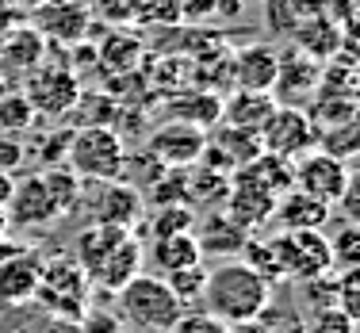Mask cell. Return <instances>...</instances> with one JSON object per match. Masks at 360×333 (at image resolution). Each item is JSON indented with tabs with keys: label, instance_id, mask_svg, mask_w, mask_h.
Instances as JSON below:
<instances>
[{
	"label": "cell",
	"instance_id": "obj_30",
	"mask_svg": "<svg viewBox=\"0 0 360 333\" xmlns=\"http://www.w3.org/2000/svg\"><path fill=\"white\" fill-rule=\"evenodd\" d=\"M360 230L353 222H345V226L338 230V234L330 237V253H333V272H345V268H360Z\"/></svg>",
	"mask_w": 360,
	"mask_h": 333
},
{
	"label": "cell",
	"instance_id": "obj_16",
	"mask_svg": "<svg viewBox=\"0 0 360 333\" xmlns=\"http://www.w3.org/2000/svg\"><path fill=\"white\" fill-rule=\"evenodd\" d=\"M39 62H46V39L31 23H20V27L0 35V73L4 77H20L23 81Z\"/></svg>",
	"mask_w": 360,
	"mask_h": 333
},
{
	"label": "cell",
	"instance_id": "obj_35",
	"mask_svg": "<svg viewBox=\"0 0 360 333\" xmlns=\"http://www.w3.org/2000/svg\"><path fill=\"white\" fill-rule=\"evenodd\" d=\"M219 8V0H180V23L188 27H200L203 20H211Z\"/></svg>",
	"mask_w": 360,
	"mask_h": 333
},
{
	"label": "cell",
	"instance_id": "obj_26",
	"mask_svg": "<svg viewBox=\"0 0 360 333\" xmlns=\"http://www.w3.org/2000/svg\"><path fill=\"white\" fill-rule=\"evenodd\" d=\"M123 20L142 31L180 27V0H123Z\"/></svg>",
	"mask_w": 360,
	"mask_h": 333
},
{
	"label": "cell",
	"instance_id": "obj_29",
	"mask_svg": "<svg viewBox=\"0 0 360 333\" xmlns=\"http://www.w3.org/2000/svg\"><path fill=\"white\" fill-rule=\"evenodd\" d=\"M195 211L188 207V203H165V207H153L150 215V242L153 237H169V234H188V230L195 226Z\"/></svg>",
	"mask_w": 360,
	"mask_h": 333
},
{
	"label": "cell",
	"instance_id": "obj_10",
	"mask_svg": "<svg viewBox=\"0 0 360 333\" xmlns=\"http://www.w3.org/2000/svg\"><path fill=\"white\" fill-rule=\"evenodd\" d=\"M291 173H295V188L307 195H314V200L322 203H338L341 192L349 188V181H353V165L341 157H333V153L326 150H307L303 157L291 161Z\"/></svg>",
	"mask_w": 360,
	"mask_h": 333
},
{
	"label": "cell",
	"instance_id": "obj_18",
	"mask_svg": "<svg viewBox=\"0 0 360 333\" xmlns=\"http://www.w3.org/2000/svg\"><path fill=\"white\" fill-rule=\"evenodd\" d=\"M192 234H195V242H200L203 257H222V261L238 257V253H242V245H245V237H250L222 207L211 211L207 218H195Z\"/></svg>",
	"mask_w": 360,
	"mask_h": 333
},
{
	"label": "cell",
	"instance_id": "obj_6",
	"mask_svg": "<svg viewBox=\"0 0 360 333\" xmlns=\"http://www.w3.org/2000/svg\"><path fill=\"white\" fill-rule=\"evenodd\" d=\"M81 77L65 62H39L23 77V100L42 119H65L81 100Z\"/></svg>",
	"mask_w": 360,
	"mask_h": 333
},
{
	"label": "cell",
	"instance_id": "obj_2",
	"mask_svg": "<svg viewBox=\"0 0 360 333\" xmlns=\"http://www.w3.org/2000/svg\"><path fill=\"white\" fill-rule=\"evenodd\" d=\"M115 303H119V318L127 322L131 333H169L180 322V314L188 311L173 295V287L146 268L119 287Z\"/></svg>",
	"mask_w": 360,
	"mask_h": 333
},
{
	"label": "cell",
	"instance_id": "obj_19",
	"mask_svg": "<svg viewBox=\"0 0 360 333\" xmlns=\"http://www.w3.org/2000/svg\"><path fill=\"white\" fill-rule=\"evenodd\" d=\"M142 62H146V39L142 35H134L131 27H119V31H111V35L96 46V65H100V73L104 77H131V73H139L142 70Z\"/></svg>",
	"mask_w": 360,
	"mask_h": 333
},
{
	"label": "cell",
	"instance_id": "obj_17",
	"mask_svg": "<svg viewBox=\"0 0 360 333\" xmlns=\"http://www.w3.org/2000/svg\"><path fill=\"white\" fill-rule=\"evenodd\" d=\"M219 115H222V96L215 89H180V92L173 89V92H165V119L211 131V126H219Z\"/></svg>",
	"mask_w": 360,
	"mask_h": 333
},
{
	"label": "cell",
	"instance_id": "obj_21",
	"mask_svg": "<svg viewBox=\"0 0 360 333\" xmlns=\"http://www.w3.org/2000/svg\"><path fill=\"white\" fill-rule=\"evenodd\" d=\"M330 203L314 200V195L299 192V188H291L276 200V207H272V222H276V230H322L326 222H330Z\"/></svg>",
	"mask_w": 360,
	"mask_h": 333
},
{
	"label": "cell",
	"instance_id": "obj_32",
	"mask_svg": "<svg viewBox=\"0 0 360 333\" xmlns=\"http://www.w3.org/2000/svg\"><path fill=\"white\" fill-rule=\"evenodd\" d=\"M31 119H35V111H31V104L23 100V92L0 96V131H27Z\"/></svg>",
	"mask_w": 360,
	"mask_h": 333
},
{
	"label": "cell",
	"instance_id": "obj_39",
	"mask_svg": "<svg viewBox=\"0 0 360 333\" xmlns=\"http://www.w3.org/2000/svg\"><path fill=\"white\" fill-rule=\"evenodd\" d=\"M12 4H15V8H23V12H31V8L42 4V0H12Z\"/></svg>",
	"mask_w": 360,
	"mask_h": 333
},
{
	"label": "cell",
	"instance_id": "obj_9",
	"mask_svg": "<svg viewBox=\"0 0 360 333\" xmlns=\"http://www.w3.org/2000/svg\"><path fill=\"white\" fill-rule=\"evenodd\" d=\"M31 27L46 39V46H77L84 42L92 27V4L89 0H42V4L31 8Z\"/></svg>",
	"mask_w": 360,
	"mask_h": 333
},
{
	"label": "cell",
	"instance_id": "obj_14",
	"mask_svg": "<svg viewBox=\"0 0 360 333\" xmlns=\"http://www.w3.org/2000/svg\"><path fill=\"white\" fill-rule=\"evenodd\" d=\"M146 215V192L127 181H108L92 203V222L115 230H134Z\"/></svg>",
	"mask_w": 360,
	"mask_h": 333
},
{
	"label": "cell",
	"instance_id": "obj_25",
	"mask_svg": "<svg viewBox=\"0 0 360 333\" xmlns=\"http://www.w3.org/2000/svg\"><path fill=\"white\" fill-rule=\"evenodd\" d=\"M226 192H230V173H222V169H207L195 161L192 173H184V200L192 211H200L203 203L211 211H219L226 203Z\"/></svg>",
	"mask_w": 360,
	"mask_h": 333
},
{
	"label": "cell",
	"instance_id": "obj_4",
	"mask_svg": "<svg viewBox=\"0 0 360 333\" xmlns=\"http://www.w3.org/2000/svg\"><path fill=\"white\" fill-rule=\"evenodd\" d=\"M272 249H276L280 280L311 284V280L333 276L330 237L322 230H280V234H272Z\"/></svg>",
	"mask_w": 360,
	"mask_h": 333
},
{
	"label": "cell",
	"instance_id": "obj_12",
	"mask_svg": "<svg viewBox=\"0 0 360 333\" xmlns=\"http://www.w3.org/2000/svg\"><path fill=\"white\" fill-rule=\"evenodd\" d=\"M322 81V62L303 54L299 46H288L276 54V81H272V100L276 104L299 107V100H311Z\"/></svg>",
	"mask_w": 360,
	"mask_h": 333
},
{
	"label": "cell",
	"instance_id": "obj_23",
	"mask_svg": "<svg viewBox=\"0 0 360 333\" xmlns=\"http://www.w3.org/2000/svg\"><path fill=\"white\" fill-rule=\"evenodd\" d=\"M230 176L245 184H257L261 192H269L272 200H280L284 192L295 188V173H291V161L288 157H276V153H257L253 161H245L242 169H234Z\"/></svg>",
	"mask_w": 360,
	"mask_h": 333
},
{
	"label": "cell",
	"instance_id": "obj_34",
	"mask_svg": "<svg viewBox=\"0 0 360 333\" xmlns=\"http://www.w3.org/2000/svg\"><path fill=\"white\" fill-rule=\"evenodd\" d=\"M226 329L230 326H222L219 318H211V314H203V311H184L169 333H226Z\"/></svg>",
	"mask_w": 360,
	"mask_h": 333
},
{
	"label": "cell",
	"instance_id": "obj_27",
	"mask_svg": "<svg viewBox=\"0 0 360 333\" xmlns=\"http://www.w3.org/2000/svg\"><path fill=\"white\" fill-rule=\"evenodd\" d=\"M326 4H330V0H264V23H269V31H276V35H291L299 23L322 15Z\"/></svg>",
	"mask_w": 360,
	"mask_h": 333
},
{
	"label": "cell",
	"instance_id": "obj_8",
	"mask_svg": "<svg viewBox=\"0 0 360 333\" xmlns=\"http://www.w3.org/2000/svg\"><path fill=\"white\" fill-rule=\"evenodd\" d=\"M261 146H264V153L295 161V157H303L307 150L319 146V126L307 115V107L276 104V111L269 115V123L261 126Z\"/></svg>",
	"mask_w": 360,
	"mask_h": 333
},
{
	"label": "cell",
	"instance_id": "obj_36",
	"mask_svg": "<svg viewBox=\"0 0 360 333\" xmlns=\"http://www.w3.org/2000/svg\"><path fill=\"white\" fill-rule=\"evenodd\" d=\"M23 23V8H15L12 0H0V35Z\"/></svg>",
	"mask_w": 360,
	"mask_h": 333
},
{
	"label": "cell",
	"instance_id": "obj_5",
	"mask_svg": "<svg viewBox=\"0 0 360 333\" xmlns=\"http://www.w3.org/2000/svg\"><path fill=\"white\" fill-rule=\"evenodd\" d=\"M89 292H92V284L81 272V264L73 257H58V261H42V276H39L31 303H39L54 318L81 322L89 314Z\"/></svg>",
	"mask_w": 360,
	"mask_h": 333
},
{
	"label": "cell",
	"instance_id": "obj_33",
	"mask_svg": "<svg viewBox=\"0 0 360 333\" xmlns=\"http://www.w3.org/2000/svg\"><path fill=\"white\" fill-rule=\"evenodd\" d=\"M307 333H356V318H349L341 306H314Z\"/></svg>",
	"mask_w": 360,
	"mask_h": 333
},
{
	"label": "cell",
	"instance_id": "obj_3",
	"mask_svg": "<svg viewBox=\"0 0 360 333\" xmlns=\"http://www.w3.org/2000/svg\"><path fill=\"white\" fill-rule=\"evenodd\" d=\"M123 161H127V146L123 134L115 126H100V123H84L70 131V146H65V165L73 169L81 181H119L123 176Z\"/></svg>",
	"mask_w": 360,
	"mask_h": 333
},
{
	"label": "cell",
	"instance_id": "obj_24",
	"mask_svg": "<svg viewBox=\"0 0 360 333\" xmlns=\"http://www.w3.org/2000/svg\"><path fill=\"white\" fill-rule=\"evenodd\" d=\"M291 46H299L303 54H311V58H319V62H326V58H333L341 50V39H345V31L338 27V23L330 20V15H314V20H307V23H299L295 31H291Z\"/></svg>",
	"mask_w": 360,
	"mask_h": 333
},
{
	"label": "cell",
	"instance_id": "obj_38",
	"mask_svg": "<svg viewBox=\"0 0 360 333\" xmlns=\"http://www.w3.org/2000/svg\"><path fill=\"white\" fill-rule=\"evenodd\" d=\"M226 333H276V329H272L264 318H257V322H242V326H230Z\"/></svg>",
	"mask_w": 360,
	"mask_h": 333
},
{
	"label": "cell",
	"instance_id": "obj_37",
	"mask_svg": "<svg viewBox=\"0 0 360 333\" xmlns=\"http://www.w3.org/2000/svg\"><path fill=\"white\" fill-rule=\"evenodd\" d=\"M42 333H84V329H81V322H73V318H54Z\"/></svg>",
	"mask_w": 360,
	"mask_h": 333
},
{
	"label": "cell",
	"instance_id": "obj_31",
	"mask_svg": "<svg viewBox=\"0 0 360 333\" xmlns=\"http://www.w3.org/2000/svg\"><path fill=\"white\" fill-rule=\"evenodd\" d=\"M203 276H207V268H203V264H195V268H180V272H173V276H161V280L173 287V295L180 299V303L192 306V303H200Z\"/></svg>",
	"mask_w": 360,
	"mask_h": 333
},
{
	"label": "cell",
	"instance_id": "obj_40",
	"mask_svg": "<svg viewBox=\"0 0 360 333\" xmlns=\"http://www.w3.org/2000/svg\"><path fill=\"white\" fill-rule=\"evenodd\" d=\"M8 234V215H4V203H0V237Z\"/></svg>",
	"mask_w": 360,
	"mask_h": 333
},
{
	"label": "cell",
	"instance_id": "obj_13",
	"mask_svg": "<svg viewBox=\"0 0 360 333\" xmlns=\"http://www.w3.org/2000/svg\"><path fill=\"white\" fill-rule=\"evenodd\" d=\"M4 215H8V226H23V230H42V226L62 218L39 173H31V176L12 184V192L4 200Z\"/></svg>",
	"mask_w": 360,
	"mask_h": 333
},
{
	"label": "cell",
	"instance_id": "obj_41",
	"mask_svg": "<svg viewBox=\"0 0 360 333\" xmlns=\"http://www.w3.org/2000/svg\"><path fill=\"white\" fill-rule=\"evenodd\" d=\"M108 333H131V329H123V326H111Z\"/></svg>",
	"mask_w": 360,
	"mask_h": 333
},
{
	"label": "cell",
	"instance_id": "obj_15",
	"mask_svg": "<svg viewBox=\"0 0 360 333\" xmlns=\"http://www.w3.org/2000/svg\"><path fill=\"white\" fill-rule=\"evenodd\" d=\"M276 46L269 42H250V46L234 50L230 62V89H250V92H272L276 81Z\"/></svg>",
	"mask_w": 360,
	"mask_h": 333
},
{
	"label": "cell",
	"instance_id": "obj_20",
	"mask_svg": "<svg viewBox=\"0 0 360 333\" xmlns=\"http://www.w3.org/2000/svg\"><path fill=\"white\" fill-rule=\"evenodd\" d=\"M276 111V100L272 92H250V89H230L222 96V115L219 123L226 126H238V131H257L269 123V115Z\"/></svg>",
	"mask_w": 360,
	"mask_h": 333
},
{
	"label": "cell",
	"instance_id": "obj_28",
	"mask_svg": "<svg viewBox=\"0 0 360 333\" xmlns=\"http://www.w3.org/2000/svg\"><path fill=\"white\" fill-rule=\"evenodd\" d=\"M42 184H46V192H50V200H54V207H58V215H73L77 207H81V200H84V181L73 173L70 165H46L42 169Z\"/></svg>",
	"mask_w": 360,
	"mask_h": 333
},
{
	"label": "cell",
	"instance_id": "obj_7",
	"mask_svg": "<svg viewBox=\"0 0 360 333\" xmlns=\"http://www.w3.org/2000/svg\"><path fill=\"white\" fill-rule=\"evenodd\" d=\"M42 253L35 245L0 237V306H20L35 299L39 276H42Z\"/></svg>",
	"mask_w": 360,
	"mask_h": 333
},
{
	"label": "cell",
	"instance_id": "obj_11",
	"mask_svg": "<svg viewBox=\"0 0 360 333\" xmlns=\"http://www.w3.org/2000/svg\"><path fill=\"white\" fill-rule=\"evenodd\" d=\"M203 146H207V131L192 123H176V119H165L161 126H153L146 134V153L158 161L161 169H192L200 161Z\"/></svg>",
	"mask_w": 360,
	"mask_h": 333
},
{
	"label": "cell",
	"instance_id": "obj_22",
	"mask_svg": "<svg viewBox=\"0 0 360 333\" xmlns=\"http://www.w3.org/2000/svg\"><path fill=\"white\" fill-rule=\"evenodd\" d=\"M203 264V253H200V242L195 234H169V237H153L150 242V272L153 276H173L180 268H195Z\"/></svg>",
	"mask_w": 360,
	"mask_h": 333
},
{
	"label": "cell",
	"instance_id": "obj_1",
	"mask_svg": "<svg viewBox=\"0 0 360 333\" xmlns=\"http://www.w3.org/2000/svg\"><path fill=\"white\" fill-rule=\"evenodd\" d=\"M200 311L219 318L222 326L257 322L272 311V284L242 257H226L203 276Z\"/></svg>",
	"mask_w": 360,
	"mask_h": 333
}]
</instances>
